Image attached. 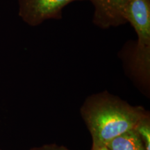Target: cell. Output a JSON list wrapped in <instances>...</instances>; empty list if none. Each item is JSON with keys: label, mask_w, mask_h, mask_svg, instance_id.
<instances>
[{"label": "cell", "mask_w": 150, "mask_h": 150, "mask_svg": "<svg viewBox=\"0 0 150 150\" xmlns=\"http://www.w3.org/2000/svg\"><path fill=\"white\" fill-rule=\"evenodd\" d=\"M95 150H109L106 146H101V147L95 148Z\"/></svg>", "instance_id": "8"}, {"label": "cell", "mask_w": 150, "mask_h": 150, "mask_svg": "<svg viewBox=\"0 0 150 150\" xmlns=\"http://www.w3.org/2000/svg\"><path fill=\"white\" fill-rule=\"evenodd\" d=\"M42 150H64V149H46Z\"/></svg>", "instance_id": "9"}, {"label": "cell", "mask_w": 150, "mask_h": 150, "mask_svg": "<svg viewBox=\"0 0 150 150\" xmlns=\"http://www.w3.org/2000/svg\"><path fill=\"white\" fill-rule=\"evenodd\" d=\"M124 18L134 29L138 40L150 43V0H131Z\"/></svg>", "instance_id": "4"}, {"label": "cell", "mask_w": 150, "mask_h": 150, "mask_svg": "<svg viewBox=\"0 0 150 150\" xmlns=\"http://www.w3.org/2000/svg\"><path fill=\"white\" fill-rule=\"evenodd\" d=\"M136 130L140 136H141L140 138L144 140L145 150H150V129L149 125L140 122L136 128Z\"/></svg>", "instance_id": "7"}, {"label": "cell", "mask_w": 150, "mask_h": 150, "mask_svg": "<svg viewBox=\"0 0 150 150\" xmlns=\"http://www.w3.org/2000/svg\"><path fill=\"white\" fill-rule=\"evenodd\" d=\"M94 6L93 22L101 29L116 27L126 23L125 8L131 0H89Z\"/></svg>", "instance_id": "3"}, {"label": "cell", "mask_w": 150, "mask_h": 150, "mask_svg": "<svg viewBox=\"0 0 150 150\" xmlns=\"http://www.w3.org/2000/svg\"><path fill=\"white\" fill-rule=\"evenodd\" d=\"M86 115L95 148L106 146L110 140L136 129L141 122L136 110L119 102L102 99Z\"/></svg>", "instance_id": "1"}, {"label": "cell", "mask_w": 150, "mask_h": 150, "mask_svg": "<svg viewBox=\"0 0 150 150\" xmlns=\"http://www.w3.org/2000/svg\"><path fill=\"white\" fill-rule=\"evenodd\" d=\"M106 146L109 150H145L141 138L136 129L118 136Z\"/></svg>", "instance_id": "6"}, {"label": "cell", "mask_w": 150, "mask_h": 150, "mask_svg": "<svg viewBox=\"0 0 150 150\" xmlns=\"http://www.w3.org/2000/svg\"><path fill=\"white\" fill-rule=\"evenodd\" d=\"M83 0H19V16L24 22L35 27L50 19L59 20L69 4Z\"/></svg>", "instance_id": "2"}, {"label": "cell", "mask_w": 150, "mask_h": 150, "mask_svg": "<svg viewBox=\"0 0 150 150\" xmlns=\"http://www.w3.org/2000/svg\"><path fill=\"white\" fill-rule=\"evenodd\" d=\"M124 56L129 60L131 68L135 74L139 75L147 81L149 77L150 44L136 41L129 40L122 49Z\"/></svg>", "instance_id": "5"}]
</instances>
